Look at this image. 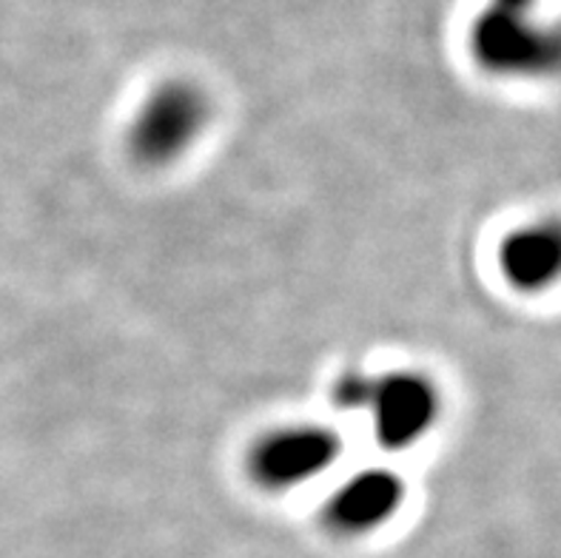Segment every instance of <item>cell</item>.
Here are the masks:
<instances>
[{"label":"cell","mask_w":561,"mask_h":558,"mask_svg":"<svg viewBox=\"0 0 561 558\" xmlns=\"http://www.w3.org/2000/svg\"><path fill=\"white\" fill-rule=\"evenodd\" d=\"M499 269L516 291L539 294L561 283V219H536L499 246Z\"/></svg>","instance_id":"5b68a950"},{"label":"cell","mask_w":561,"mask_h":558,"mask_svg":"<svg viewBox=\"0 0 561 558\" xmlns=\"http://www.w3.org/2000/svg\"><path fill=\"white\" fill-rule=\"evenodd\" d=\"M536 0H491L470 29V52L502 78H553L561 71V26L534 18Z\"/></svg>","instance_id":"6da1fadb"},{"label":"cell","mask_w":561,"mask_h":558,"mask_svg":"<svg viewBox=\"0 0 561 558\" xmlns=\"http://www.w3.org/2000/svg\"><path fill=\"white\" fill-rule=\"evenodd\" d=\"M340 436L317 424H294L271 431L254 445L249 470L256 485L268 490L302 488L334 467L340 459Z\"/></svg>","instance_id":"277c9868"},{"label":"cell","mask_w":561,"mask_h":558,"mask_svg":"<svg viewBox=\"0 0 561 558\" xmlns=\"http://www.w3.org/2000/svg\"><path fill=\"white\" fill-rule=\"evenodd\" d=\"M208 98L188 80L160 83L128 126V149L142 166H165L192 149L208 126Z\"/></svg>","instance_id":"7a4b0ae2"},{"label":"cell","mask_w":561,"mask_h":558,"mask_svg":"<svg viewBox=\"0 0 561 558\" xmlns=\"http://www.w3.org/2000/svg\"><path fill=\"white\" fill-rule=\"evenodd\" d=\"M439 388L416 371H388L370 379L363 413L385 451H405L416 445L439 419Z\"/></svg>","instance_id":"3957f363"},{"label":"cell","mask_w":561,"mask_h":558,"mask_svg":"<svg viewBox=\"0 0 561 558\" xmlns=\"http://www.w3.org/2000/svg\"><path fill=\"white\" fill-rule=\"evenodd\" d=\"M405 499V485L391 470L370 467L342 481L331 496L325 519L340 533H368L393 516Z\"/></svg>","instance_id":"8992f818"}]
</instances>
